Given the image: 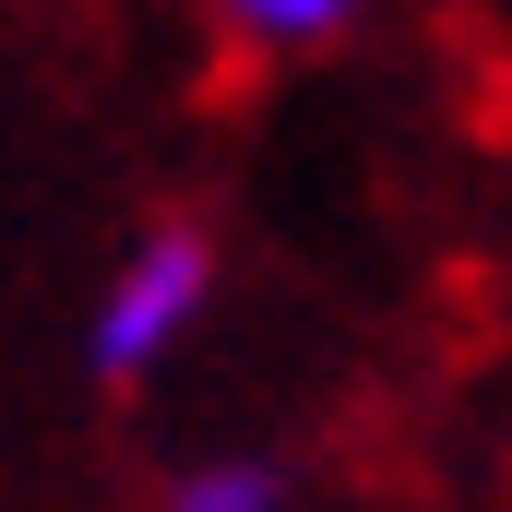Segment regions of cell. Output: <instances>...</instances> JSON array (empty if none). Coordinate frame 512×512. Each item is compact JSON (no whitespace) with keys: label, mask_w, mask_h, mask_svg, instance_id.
I'll return each instance as SVG.
<instances>
[{"label":"cell","mask_w":512,"mask_h":512,"mask_svg":"<svg viewBox=\"0 0 512 512\" xmlns=\"http://www.w3.org/2000/svg\"><path fill=\"white\" fill-rule=\"evenodd\" d=\"M358 12H370V0H203V24H215L239 60H310V48H334Z\"/></svg>","instance_id":"2"},{"label":"cell","mask_w":512,"mask_h":512,"mask_svg":"<svg viewBox=\"0 0 512 512\" xmlns=\"http://www.w3.org/2000/svg\"><path fill=\"white\" fill-rule=\"evenodd\" d=\"M203 310H215V239H203L191 215L143 227V239L120 251V274L96 286V322H84L96 382H143V370H167V358L191 346Z\"/></svg>","instance_id":"1"},{"label":"cell","mask_w":512,"mask_h":512,"mask_svg":"<svg viewBox=\"0 0 512 512\" xmlns=\"http://www.w3.org/2000/svg\"><path fill=\"white\" fill-rule=\"evenodd\" d=\"M167 512H286V489H274V465H191Z\"/></svg>","instance_id":"3"}]
</instances>
